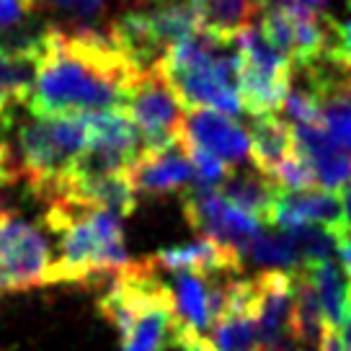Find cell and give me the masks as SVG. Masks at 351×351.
<instances>
[{
  "label": "cell",
  "instance_id": "1",
  "mask_svg": "<svg viewBox=\"0 0 351 351\" xmlns=\"http://www.w3.org/2000/svg\"><path fill=\"white\" fill-rule=\"evenodd\" d=\"M143 70L101 26H47L26 111L34 117H86L124 109Z\"/></svg>",
  "mask_w": 351,
  "mask_h": 351
},
{
  "label": "cell",
  "instance_id": "2",
  "mask_svg": "<svg viewBox=\"0 0 351 351\" xmlns=\"http://www.w3.org/2000/svg\"><path fill=\"white\" fill-rule=\"evenodd\" d=\"M47 225L60 241L52 285L88 287L114 279L132 263L124 248L121 215L70 194L47 202Z\"/></svg>",
  "mask_w": 351,
  "mask_h": 351
},
{
  "label": "cell",
  "instance_id": "3",
  "mask_svg": "<svg viewBox=\"0 0 351 351\" xmlns=\"http://www.w3.org/2000/svg\"><path fill=\"white\" fill-rule=\"evenodd\" d=\"M99 310L119 330L121 351L181 349L186 336H191V330L178 320L171 287L158 276L150 258L132 261L109 279Z\"/></svg>",
  "mask_w": 351,
  "mask_h": 351
},
{
  "label": "cell",
  "instance_id": "4",
  "mask_svg": "<svg viewBox=\"0 0 351 351\" xmlns=\"http://www.w3.org/2000/svg\"><path fill=\"white\" fill-rule=\"evenodd\" d=\"M160 70L186 111L212 109L230 117L243 114L235 42H219L199 29L194 36L173 44L165 52Z\"/></svg>",
  "mask_w": 351,
  "mask_h": 351
},
{
  "label": "cell",
  "instance_id": "5",
  "mask_svg": "<svg viewBox=\"0 0 351 351\" xmlns=\"http://www.w3.org/2000/svg\"><path fill=\"white\" fill-rule=\"evenodd\" d=\"M16 165L23 186L36 199H55L77 158L88 147L86 117H34L16 119Z\"/></svg>",
  "mask_w": 351,
  "mask_h": 351
},
{
  "label": "cell",
  "instance_id": "6",
  "mask_svg": "<svg viewBox=\"0 0 351 351\" xmlns=\"http://www.w3.org/2000/svg\"><path fill=\"white\" fill-rule=\"evenodd\" d=\"M238 47V86H241L243 114L253 119L282 111L292 88L295 67L263 36L258 23L245 26L235 36Z\"/></svg>",
  "mask_w": 351,
  "mask_h": 351
},
{
  "label": "cell",
  "instance_id": "7",
  "mask_svg": "<svg viewBox=\"0 0 351 351\" xmlns=\"http://www.w3.org/2000/svg\"><path fill=\"white\" fill-rule=\"evenodd\" d=\"M52 266L44 232L21 215L0 209V295L52 285Z\"/></svg>",
  "mask_w": 351,
  "mask_h": 351
},
{
  "label": "cell",
  "instance_id": "8",
  "mask_svg": "<svg viewBox=\"0 0 351 351\" xmlns=\"http://www.w3.org/2000/svg\"><path fill=\"white\" fill-rule=\"evenodd\" d=\"M88 147L77 158L67 178H101L127 173L132 163L143 155L145 145L140 132L124 109L86 114Z\"/></svg>",
  "mask_w": 351,
  "mask_h": 351
},
{
  "label": "cell",
  "instance_id": "9",
  "mask_svg": "<svg viewBox=\"0 0 351 351\" xmlns=\"http://www.w3.org/2000/svg\"><path fill=\"white\" fill-rule=\"evenodd\" d=\"M124 111L130 114L143 137L145 150H160L181 140L186 109L176 96L160 65L143 70L127 96Z\"/></svg>",
  "mask_w": 351,
  "mask_h": 351
},
{
  "label": "cell",
  "instance_id": "10",
  "mask_svg": "<svg viewBox=\"0 0 351 351\" xmlns=\"http://www.w3.org/2000/svg\"><path fill=\"white\" fill-rule=\"evenodd\" d=\"M184 217L199 238L228 245L238 251L245 261L251 243L263 232V222L248 215L245 209L235 207L222 191H189L184 197Z\"/></svg>",
  "mask_w": 351,
  "mask_h": 351
},
{
  "label": "cell",
  "instance_id": "11",
  "mask_svg": "<svg viewBox=\"0 0 351 351\" xmlns=\"http://www.w3.org/2000/svg\"><path fill=\"white\" fill-rule=\"evenodd\" d=\"M258 282V351H305L295 339V285L287 271H261Z\"/></svg>",
  "mask_w": 351,
  "mask_h": 351
},
{
  "label": "cell",
  "instance_id": "12",
  "mask_svg": "<svg viewBox=\"0 0 351 351\" xmlns=\"http://www.w3.org/2000/svg\"><path fill=\"white\" fill-rule=\"evenodd\" d=\"M42 52V32L0 42V132L11 130L26 109Z\"/></svg>",
  "mask_w": 351,
  "mask_h": 351
},
{
  "label": "cell",
  "instance_id": "13",
  "mask_svg": "<svg viewBox=\"0 0 351 351\" xmlns=\"http://www.w3.org/2000/svg\"><path fill=\"white\" fill-rule=\"evenodd\" d=\"M184 143L219 158L230 168L251 160V132L230 114L212 109H191L184 117Z\"/></svg>",
  "mask_w": 351,
  "mask_h": 351
},
{
  "label": "cell",
  "instance_id": "14",
  "mask_svg": "<svg viewBox=\"0 0 351 351\" xmlns=\"http://www.w3.org/2000/svg\"><path fill=\"white\" fill-rule=\"evenodd\" d=\"M130 184L134 186L137 197H165L191 186L194 171L189 160L184 140L160 147V150H143V155L132 163L127 171Z\"/></svg>",
  "mask_w": 351,
  "mask_h": 351
},
{
  "label": "cell",
  "instance_id": "15",
  "mask_svg": "<svg viewBox=\"0 0 351 351\" xmlns=\"http://www.w3.org/2000/svg\"><path fill=\"white\" fill-rule=\"evenodd\" d=\"M295 147L310 165L318 189L339 191L351 184V153H346L320 124L295 127Z\"/></svg>",
  "mask_w": 351,
  "mask_h": 351
},
{
  "label": "cell",
  "instance_id": "16",
  "mask_svg": "<svg viewBox=\"0 0 351 351\" xmlns=\"http://www.w3.org/2000/svg\"><path fill=\"white\" fill-rule=\"evenodd\" d=\"M343 219V204L336 191L326 189H305V191H279L271 209L269 228L274 230H292L300 225H323L336 228Z\"/></svg>",
  "mask_w": 351,
  "mask_h": 351
},
{
  "label": "cell",
  "instance_id": "17",
  "mask_svg": "<svg viewBox=\"0 0 351 351\" xmlns=\"http://www.w3.org/2000/svg\"><path fill=\"white\" fill-rule=\"evenodd\" d=\"M158 271H191L202 276H228L243 269V256L212 238L171 245L150 258Z\"/></svg>",
  "mask_w": 351,
  "mask_h": 351
},
{
  "label": "cell",
  "instance_id": "18",
  "mask_svg": "<svg viewBox=\"0 0 351 351\" xmlns=\"http://www.w3.org/2000/svg\"><path fill=\"white\" fill-rule=\"evenodd\" d=\"M295 153V127L279 114L258 117L251 127V163L256 171L269 176L274 181V173L289 155Z\"/></svg>",
  "mask_w": 351,
  "mask_h": 351
},
{
  "label": "cell",
  "instance_id": "19",
  "mask_svg": "<svg viewBox=\"0 0 351 351\" xmlns=\"http://www.w3.org/2000/svg\"><path fill=\"white\" fill-rule=\"evenodd\" d=\"M209 287H212V276L191 274V271H176L171 276V292H173L178 320L197 336H207L212 330Z\"/></svg>",
  "mask_w": 351,
  "mask_h": 351
},
{
  "label": "cell",
  "instance_id": "20",
  "mask_svg": "<svg viewBox=\"0 0 351 351\" xmlns=\"http://www.w3.org/2000/svg\"><path fill=\"white\" fill-rule=\"evenodd\" d=\"M225 197L230 199L235 207L245 209L248 215L258 217L263 225H269L271 219V209H274L276 194L282 189L276 186L269 176H263L261 171H241V173H230V178L219 189Z\"/></svg>",
  "mask_w": 351,
  "mask_h": 351
},
{
  "label": "cell",
  "instance_id": "21",
  "mask_svg": "<svg viewBox=\"0 0 351 351\" xmlns=\"http://www.w3.org/2000/svg\"><path fill=\"white\" fill-rule=\"evenodd\" d=\"M199 29L219 42H235V36L253 23L261 8L253 0H202L197 5Z\"/></svg>",
  "mask_w": 351,
  "mask_h": 351
},
{
  "label": "cell",
  "instance_id": "22",
  "mask_svg": "<svg viewBox=\"0 0 351 351\" xmlns=\"http://www.w3.org/2000/svg\"><path fill=\"white\" fill-rule=\"evenodd\" d=\"M292 285H295V339L305 351L315 349L320 346L323 330H326L320 297L302 266L292 271Z\"/></svg>",
  "mask_w": 351,
  "mask_h": 351
},
{
  "label": "cell",
  "instance_id": "23",
  "mask_svg": "<svg viewBox=\"0 0 351 351\" xmlns=\"http://www.w3.org/2000/svg\"><path fill=\"white\" fill-rule=\"evenodd\" d=\"M302 269L307 271L310 282L315 285L320 307H323V315H326V326L339 328L341 318H343V307H346V295H349V274L333 258L305 263Z\"/></svg>",
  "mask_w": 351,
  "mask_h": 351
},
{
  "label": "cell",
  "instance_id": "24",
  "mask_svg": "<svg viewBox=\"0 0 351 351\" xmlns=\"http://www.w3.org/2000/svg\"><path fill=\"white\" fill-rule=\"evenodd\" d=\"M258 310L228 307L212 326L207 339L217 351H258Z\"/></svg>",
  "mask_w": 351,
  "mask_h": 351
},
{
  "label": "cell",
  "instance_id": "25",
  "mask_svg": "<svg viewBox=\"0 0 351 351\" xmlns=\"http://www.w3.org/2000/svg\"><path fill=\"white\" fill-rule=\"evenodd\" d=\"M245 258L256 263V266L266 269V271H287V274H292V271H297L302 266V258H300L295 241L285 230L261 232L251 243Z\"/></svg>",
  "mask_w": 351,
  "mask_h": 351
},
{
  "label": "cell",
  "instance_id": "26",
  "mask_svg": "<svg viewBox=\"0 0 351 351\" xmlns=\"http://www.w3.org/2000/svg\"><path fill=\"white\" fill-rule=\"evenodd\" d=\"M186 153H189V160H191V171H194V181H191L194 191H219L222 184L230 178L232 168L228 163H222L219 158L204 153L199 147H191V145H186Z\"/></svg>",
  "mask_w": 351,
  "mask_h": 351
},
{
  "label": "cell",
  "instance_id": "27",
  "mask_svg": "<svg viewBox=\"0 0 351 351\" xmlns=\"http://www.w3.org/2000/svg\"><path fill=\"white\" fill-rule=\"evenodd\" d=\"M44 5L49 11L65 16L70 21V29L75 26H96L99 19H104L111 8V0H34V5Z\"/></svg>",
  "mask_w": 351,
  "mask_h": 351
},
{
  "label": "cell",
  "instance_id": "28",
  "mask_svg": "<svg viewBox=\"0 0 351 351\" xmlns=\"http://www.w3.org/2000/svg\"><path fill=\"white\" fill-rule=\"evenodd\" d=\"M328 60L336 67L351 73V0H346L343 19L330 16V52Z\"/></svg>",
  "mask_w": 351,
  "mask_h": 351
},
{
  "label": "cell",
  "instance_id": "29",
  "mask_svg": "<svg viewBox=\"0 0 351 351\" xmlns=\"http://www.w3.org/2000/svg\"><path fill=\"white\" fill-rule=\"evenodd\" d=\"M34 5L29 0H0V29L16 26L19 21H23L26 13H32Z\"/></svg>",
  "mask_w": 351,
  "mask_h": 351
},
{
  "label": "cell",
  "instance_id": "30",
  "mask_svg": "<svg viewBox=\"0 0 351 351\" xmlns=\"http://www.w3.org/2000/svg\"><path fill=\"white\" fill-rule=\"evenodd\" d=\"M330 232H333V245H336L341 266H343L346 274H351V225L341 222L336 228H330Z\"/></svg>",
  "mask_w": 351,
  "mask_h": 351
},
{
  "label": "cell",
  "instance_id": "31",
  "mask_svg": "<svg viewBox=\"0 0 351 351\" xmlns=\"http://www.w3.org/2000/svg\"><path fill=\"white\" fill-rule=\"evenodd\" d=\"M19 178V165H16V158H13V150L5 143H0V199H3V191L8 186H13Z\"/></svg>",
  "mask_w": 351,
  "mask_h": 351
},
{
  "label": "cell",
  "instance_id": "32",
  "mask_svg": "<svg viewBox=\"0 0 351 351\" xmlns=\"http://www.w3.org/2000/svg\"><path fill=\"white\" fill-rule=\"evenodd\" d=\"M326 3L328 0H274L271 5L287 8V11H300V13H326Z\"/></svg>",
  "mask_w": 351,
  "mask_h": 351
},
{
  "label": "cell",
  "instance_id": "33",
  "mask_svg": "<svg viewBox=\"0 0 351 351\" xmlns=\"http://www.w3.org/2000/svg\"><path fill=\"white\" fill-rule=\"evenodd\" d=\"M320 351H346V346H343V339H341V330L339 328H330V326H326V330H323V339H320Z\"/></svg>",
  "mask_w": 351,
  "mask_h": 351
},
{
  "label": "cell",
  "instance_id": "34",
  "mask_svg": "<svg viewBox=\"0 0 351 351\" xmlns=\"http://www.w3.org/2000/svg\"><path fill=\"white\" fill-rule=\"evenodd\" d=\"M339 330L346 351H351V274H349V295H346V307H343V318H341Z\"/></svg>",
  "mask_w": 351,
  "mask_h": 351
},
{
  "label": "cell",
  "instance_id": "35",
  "mask_svg": "<svg viewBox=\"0 0 351 351\" xmlns=\"http://www.w3.org/2000/svg\"><path fill=\"white\" fill-rule=\"evenodd\" d=\"M181 351H217V349L212 346V341H209L207 336H194V333H191V336H186Z\"/></svg>",
  "mask_w": 351,
  "mask_h": 351
},
{
  "label": "cell",
  "instance_id": "36",
  "mask_svg": "<svg viewBox=\"0 0 351 351\" xmlns=\"http://www.w3.org/2000/svg\"><path fill=\"white\" fill-rule=\"evenodd\" d=\"M341 204H343V219L351 225V184L343 186V197H341Z\"/></svg>",
  "mask_w": 351,
  "mask_h": 351
},
{
  "label": "cell",
  "instance_id": "37",
  "mask_svg": "<svg viewBox=\"0 0 351 351\" xmlns=\"http://www.w3.org/2000/svg\"><path fill=\"white\" fill-rule=\"evenodd\" d=\"M127 3H171V0H127Z\"/></svg>",
  "mask_w": 351,
  "mask_h": 351
},
{
  "label": "cell",
  "instance_id": "38",
  "mask_svg": "<svg viewBox=\"0 0 351 351\" xmlns=\"http://www.w3.org/2000/svg\"><path fill=\"white\" fill-rule=\"evenodd\" d=\"M253 3H256V5H258V8H261V11H263V8H266V3H269V0H253Z\"/></svg>",
  "mask_w": 351,
  "mask_h": 351
},
{
  "label": "cell",
  "instance_id": "39",
  "mask_svg": "<svg viewBox=\"0 0 351 351\" xmlns=\"http://www.w3.org/2000/svg\"><path fill=\"white\" fill-rule=\"evenodd\" d=\"M349 75H351V73H349Z\"/></svg>",
  "mask_w": 351,
  "mask_h": 351
}]
</instances>
